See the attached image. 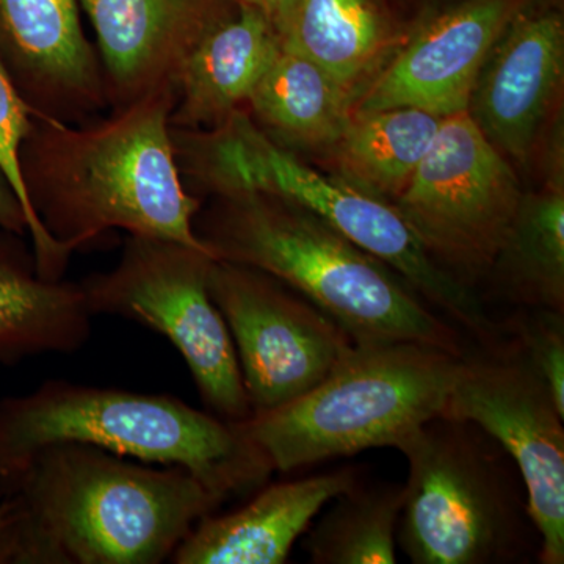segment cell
<instances>
[{
  "instance_id": "2",
  "label": "cell",
  "mask_w": 564,
  "mask_h": 564,
  "mask_svg": "<svg viewBox=\"0 0 564 564\" xmlns=\"http://www.w3.org/2000/svg\"><path fill=\"white\" fill-rule=\"evenodd\" d=\"M174 88H162L87 124L33 118L22 184L55 242L74 252L126 231L206 248L193 229L203 199L185 187L174 159Z\"/></svg>"
},
{
  "instance_id": "17",
  "label": "cell",
  "mask_w": 564,
  "mask_h": 564,
  "mask_svg": "<svg viewBox=\"0 0 564 564\" xmlns=\"http://www.w3.org/2000/svg\"><path fill=\"white\" fill-rule=\"evenodd\" d=\"M359 484L352 467L261 489L228 514L206 516L177 545L174 564H282L332 500Z\"/></svg>"
},
{
  "instance_id": "5",
  "label": "cell",
  "mask_w": 564,
  "mask_h": 564,
  "mask_svg": "<svg viewBox=\"0 0 564 564\" xmlns=\"http://www.w3.org/2000/svg\"><path fill=\"white\" fill-rule=\"evenodd\" d=\"M58 444L182 467L225 500L262 488L274 473L240 422L170 393L50 380L0 399V496L33 455Z\"/></svg>"
},
{
  "instance_id": "3",
  "label": "cell",
  "mask_w": 564,
  "mask_h": 564,
  "mask_svg": "<svg viewBox=\"0 0 564 564\" xmlns=\"http://www.w3.org/2000/svg\"><path fill=\"white\" fill-rule=\"evenodd\" d=\"M193 229L215 259L272 274L332 317L352 344L419 343L464 355L456 326L300 204L265 193L215 196Z\"/></svg>"
},
{
  "instance_id": "23",
  "label": "cell",
  "mask_w": 564,
  "mask_h": 564,
  "mask_svg": "<svg viewBox=\"0 0 564 564\" xmlns=\"http://www.w3.org/2000/svg\"><path fill=\"white\" fill-rule=\"evenodd\" d=\"M328 507L304 533V551L311 563H397L403 485L356 484Z\"/></svg>"
},
{
  "instance_id": "8",
  "label": "cell",
  "mask_w": 564,
  "mask_h": 564,
  "mask_svg": "<svg viewBox=\"0 0 564 564\" xmlns=\"http://www.w3.org/2000/svg\"><path fill=\"white\" fill-rule=\"evenodd\" d=\"M214 256L176 240L129 236L120 261L79 282L91 314L115 315L162 334L180 351L206 411L251 417L231 333L209 292Z\"/></svg>"
},
{
  "instance_id": "15",
  "label": "cell",
  "mask_w": 564,
  "mask_h": 564,
  "mask_svg": "<svg viewBox=\"0 0 564 564\" xmlns=\"http://www.w3.org/2000/svg\"><path fill=\"white\" fill-rule=\"evenodd\" d=\"M98 40L109 109L140 101L174 77L225 0H79Z\"/></svg>"
},
{
  "instance_id": "20",
  "label": "cell",
  "mask_w": 564,
  "mask_h": 564,
  "mask_svg": "<svg viewBox=\"0 0 564 564\" xmlns=\"http://www.w3.org/2000/svg\"><path fill=\"white\" fill-rule=\"evenodd\" d=\"M348 90L313 62L282 50L251 91L248 113L285 150H332L355 109Z\"/></svg>"
},
{
  "instance_id": "14",
  "label": "cell",
  "mask_w": 564,
  "mask_h": 564,
  "mask_svg": "<svg viewBox=\"0 0 564 564\" xmlns=\"http://www.w3.org/2000/svg\"><path fill=\"white\" fill-rule=\"evenodd\" d=\"M0 58L35 118L79 126L109 109L79 0H0Z\"/></svg>"
},
{
  "instance_id": "7",
  "label": "cell",
  "mask_w": 564,
  "mask_h": 564,
  "mask_svg": "<svg viewBox=\"0 0 564 564\" xmlns=\"http://www.w3.org/2000/svg\"><path fill=\"white\" fill-rule=\"evenodd\" d=\"M397 451L408 463L397 543L411 563L507 564L540 554L524 481L475 423L437 415Z\"/></svg>"
},
{
  "instance_id": "1",
  "label": "cell",
  "mask_w": 564,
  "mask_h": 564,
  "mask_svg": "<svg viewBox=\"0 0 564 564\" xmlns=\"http://www.w3.org/2000/svg\"><path fill=\"white\" fill-rule=\"evenodd\" d=\"M226 500L165 469L80 444L32 456L0 496V564H159Z\"/></svg>"
},
{
  "instance_id": "26",
  "label": "cell",
  "mask_w": 564,
  "mask_h": 564,
  "mask_svg": "<svg viewBox=\"0 0 564 564\" xmlns=\"http://www.w3.org/2000/svg\"><path fill=\"white\" fill-rule=\"evenodd\" d=\"M0 229L22 237L29 234L28 215L2 166H0Z\"/></svg>"
},
{
  "instance_id": "25",
  "label": "cell",
  "mask_w": 564,
  "mask_h": 564,
  "mask_svg": "<svg viewBox=\"0 0 564 564\" xmlns=\"http://www.w3.org/2000/svg\"><path fill=\"white\" fill-rule=\"evenodd\" d=\"M511 344L543 381L564 415V313L529 310L511 322Z\"/></svg>"
},
{
  "instance_id": "21",
  "label": "cell",
  "mask_w": 564,
  "mask_h": 564,
  "mask_svg": "<svg viewBox=\"0 0 564 564\" xmlns=\"http://www.w3.org/2000/svg\"><path fill=\"white\" fill-rule=\"evenodd\" d=\"M444 118L415 107L352 110L328 154L340 180L393 204L429 154Z\"/></svg>"
},
{
  "instance_id": "9",
  "label": "cell",
  "mask_w": 564,
  "mask_h": 564,
  "mask_svg": "<svg viewBox=\"0 0 564 564\" xmlns=\"http://www.w3.org/2000/svg\"><path fill=\"white\" fill-rule=\"evenodd\" d=\"M524 193L513 163L464 110L444 118L393 206L436 262L474 289L491 272Z\"/></svg>"
},
{
  "instance_id": "19",
  "label": "cell",
  "mask_w": 564,
  "mask_h": 564,
  "mask_svg": "<svg viewBox=\"0 0 564 564\" xmlns=\"http://www.w3.org/2000/svg\"><path fill=\"white\" fill-rule=\"evenodd\" d=\"M93 318L79 282L44 280L22 236L0 229V366L80 350Z\"/></svg>"
},
{
  "instance_id": "13",
  "label": "cell",
  "mask_w": 564,
  "mask_h": 564,
  "mask_svg": "<svg viewBox=\"0 0 564 564\" xmlns=\"http://www.w3.org/2000/svg\"><path fill=\"white\" fill-rule=\"evenodd\" d=\"M529 0H448L426 14L356 98V111L467 109L486 55Z\"/></svg>"
},
{
  "instance_id": "18",
  "label": "cell",
  "mask_w": 564,
  "mask_h": 564,
  "mask_svg": "<svg viewBox=\"0 0 564 564\" xmlns=\"http://www.w3.org/2000/svg\"><path fill=\"white\" fill-rule=\"evenodd\" d=\"M281 47L359 93L399 46L381 0H280L270 13Z\"/></svg>"
},
{
  "instance_id": "27",
  "label": "cell",
  "mask_w": 564,
  "mask_h": 564,
  "mask_svg": "<svg viewBox=\"0 0 564 564\" xmlns=\"http://www.w3.org/2000/svg\"><path fill=\"white\" fill-rule=\"evenodd\" d=\"M239 2L250 3V6L258 7V9L267 11V13L270 14L280 0H239Z\"/></svg>"
},
{
  "instance_id": "4",
  "label": "cell",
  "mask_w": 564,
  "mask_h": 564,
  "mask_svg": "<svg viewBox=\"0 0 564 564\" xmlns=\"http://www.w3.org/2000/svg\"><path fill=\"white\" fill-rule=\"evenodd\" d=\"M170 132L177 170L193 195L265 193L300 204L399 274L456 328L480 343L496 334L478 293L436 262L393 204L311 169L270 139L247 109L215 128Z\"/></svg>"
},
{
  "instance_id": "11",
  "label": "cell",
  "mask_w": 564,
  "mask_h": 564,
  "mask_svg": "<svg viewBox=\"0 0 564 564\" xmlns=\"http://www.w3.org/2000/svg\"><path fill=\"white\" fill-rule=\"evenodd\" d=\"M475 423L503 448L524 481L543 564L564 563V415L511 343L464 356L445 413Z\"/></svg>"
},
{
  "instance_id": "22",
  "label": "cell",
  "mask_w": 564,
  "mask_h": 564,
  "mask_svg": "<svg viewBox=\"0 0 564 564\" xmlns=\"http://www.w3.org/2000/svg\"><path fill=\"white\" fill-rule=\"evenodd\" d=\"M508 299L527 310L564 313V185L524 193L492 263Z\"/></svg>"
},
{
  "instance_id": "10",
  "label": "cell",
  "mask_w": 564,
  "mask_h": 564,
  "mask_svg": "<svg viewBox=\"0 0 564 564\" xmlns=\"http://www.w3.org/2000/svg\"><path fill=\"white\" fill-rule=\"evenodd\" d=\"M207 284L231 333L251 415L311 391L351 348L332 317L262 270L214 259Z\"/></svg>"
},
{
  "instance_id": "16",
  "label": "cell",
  "mask_w": 564,
  "mask_h": 564,
  "mask_svg": "<svg viewBox=\"0 0 564 564\" xmlns=\"http://www.w3.org/2000/svg\"><path fill=\"white\" fill-rule=\"evenodd\" d=\"M280 51V39L267 11L225 0L177 69L170 126L210 129L245 109Z\"/></svg>"
},
{
  "instance_id": "6",
  "label": "cell",
  "mask_w": 564,
  "mask_h": 564,
  "mask_svg": "<svg viewBox=\"0 0 564 564\" xmlns=\"http://www.w3.org/2000/svg\"><path fill=\"white\" fill-rule=\"evenodd\" d=\"M464 356L419 343L352 344L311 391L240 423L280 473L397 448L445 413Z\"/></svg>"
},
{
  "instance_id": "12",
  "label": "cell",
  "mask_w": 564,
  "mask_h": 564,
  "mask_svg": "<svg viewBox=\"0 0 564 564\" xmlns=\"http://www.w3.org/2000/svg\"><path fill=\"white\" fill-rule=\"evenodd\" d=\"M564 80L558 0H529L486 55L467 115L513 165L527 166L556 110Z\"/></svg>"
},
{
  "instance_id": "24",
  "label": "cell",
  "mask_w": 564,
  "mask_h": 564,
  "mask_svg": "<svg viewBox=\"0 0 564 564\" xmlns=\"http://www.w3.org/2000/svg\"><path fill=\"white\" fill-rule=\"evenodd\" d=\"M33 113L28 104L21 98L9 70L0 58V166L13 185L18 198L24 207L29 221V237H31L32 251L35 256L36 270L40 276L46 280H63L68 270L69 258L73 252L66 250L61 243L44 231L29 206L22 184L20 152L22 141L31 132Z\"/></svg>"
}]
</instances>
